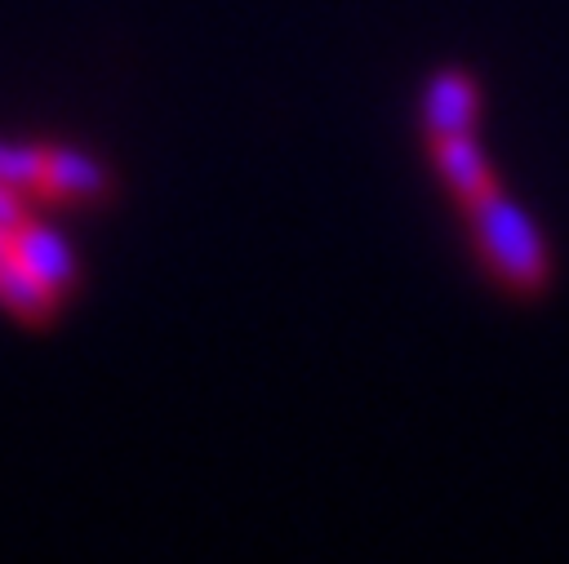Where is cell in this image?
I'll return each instance as SVG.
<instances>
[{
    "label": "cell",
    "instance_id": "obj_1",
    "mask_svg": "<svg viewBox=\"0 0 569 564\" xmlns=\"http://www.w3.org/2000/svg\"><path fill=\"white\" fill-rule=\"evenodd\" d=\"M467 213H471L480 253L489 258L493 275L507 289H520V293L542 289V280H547V253H542L538 226L502 191H493V187L480 191L476 200H467Z\"/></svg>",
    "mask_w": 569,
    "mask_h": 564
},
{
    "label": "cell",
    "instance_id": "obj_2",
    "mask_svg": "<svg viewBox=\"0 0 569 564\" xmlns=\"http://www.w3.org/2000/svg\"><path fill=\"white\" fill-rule=\"evenodd\" d=\"M13 258L36 275L44 280L49 289H67L76 280V258L67 253L62 235L49 231V226H36V222H22L13 231Z\"/></svg>",
    "mask_w": 569,
    "mask_h": 564
},
{
    "label": "cell",
    "instance_id": "obj_3",
    "mask_svg": "<svg viewBox=\"0 0 569 564\" xmlns=\"http://www.w3.org/2000/svg\"><path fill=\"white\" fill-rule=\"evenodd\" d=\"M427 133L431 138H449V133H471V115H476V89L462 71H440L427 89Z\"/></svg>",
    "mask_w": 569,
    "mask_h": 564
},
{
    "label": "cell",
    "instance_id": "obj_4",
    "mask_svg": "<svg viewBox=\"0 0 569 564\" xmlns=\"http://www.w3.org/2000/svg\"><path fill=\"white\" fill-rule=\"evenodd\" d=\"M431 151H436V164H440V173L449 178V187L462 195V204H467V200H476L480 191H489V187H493L489 164H485L480 147L471 142V133L431 138Z\"/></svg>",
    "mask_w": 569,
    "mask_h": 564
},
{
    "label": "cell",
    "instance_id": "obj_5",
    "mask_svg": "<svg viewBox=\"0 0 569 564\" xmlns=\"http://www.w3.org/2000/svg\"><path fill=\"white\" fill-rule=\"evenodd\" d=\"M40 191L62 195V200H93L107 191V173L80 151H44Z\"/></svg>",
    "mask_w": 569,
    "mask_h": 564
},
{
    "label": "cell",
    "instance_id": "obj_6",
    "mask_svg": "<svg viewBox=\"0 0 569 564\" xmlns=\"http://www.w3.org/2000/svg\"><path fill=\"white\" fill-rule=\"evenodd\" d=\"M0 302L13 311V315H22V320H31V324H44L49 315H53V302H58V289H49L44 280H36L13 253L0 262Z\"/></svg>",
    "mask_w": 569,
    "mask_h": 564
},
{
    "label": "cell",
    "instance_id": "obj_7",
    "mask_svg": "<svg viewBox=\"0 0 569 564\" xmlns=\"http://www.w3.org/2000/svg\"><path fill=\"white\" fill-rule=\"evenodd\" d=\"M40 173H44L40 147H0V187L31 191V187H40Z\"/></svg>",
    "mask_w": 569,
    "mask_h": 564
},
{
    "label": "cell",
    "instance_id": "obj_8",
    "mask_svg": "<svg viewBox=\"0 0 569 564\" xmlns=\"http://www.w3.org/2000/svg\"><path fill=\"white\" fill-rule=\"evenodd\" d=\"M27 222V213H22V200H18V191H9V187H0V235H9L13 240V231Z\"/></svg>",
    "mask_w": 569,
    "mask_h": 564
},
{
    "label": "cell",
    "instance_id": "obj_9",
    "mask_svg": "<svg viewBox=\"0 0 569 564\" xmlns=\"http://www.w3.org/2000/svg\"><path fill=\"white\" fill-rule=\"evenodd\" d=\"M9 253H13V240H9V235H0V262H4Z\"/></svg>",
    "mask_w": 569,
    "mask_h": 564
}]
</instances>
